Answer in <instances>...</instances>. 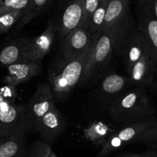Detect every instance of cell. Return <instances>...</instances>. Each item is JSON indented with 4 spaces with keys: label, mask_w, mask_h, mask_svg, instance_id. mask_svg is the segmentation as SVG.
Wrapping results in <instances>:
<instances>
[{
    "label": "cell",
    "mask_w": 157,
    "mask_h": 157,
    "mask_svg": "<svg viewBox=\"0 0 157 157\" xmlns=\"http://www.w3.org/2000/svg\"><path fill=\"white\" fill-rule=\"evenodd\" d=\"M113 50L124 63L132 85L152 86L157 75V60L134 22L113 43Z\"/></svg>",
    "instance_id": "obj_1"
},
{
    "label": "cell",
    "mask_w": 157,
    "mask_h": 157,
    "mask_svg": "<svg viewBox=\"0 0 157 157\" xmlns=\"http://www.w3.org/2000/svg\"><path fill=\"white\" fill-rule=\"evenodd\" d=\"M32 128L36 129L47 142H53L60 135L63 123L54 102L50 86L42 83L38 86L26 109Z\"/></svg>",
    "instance_id": "obj_2"
},
{
    "label": "cell",
    "mask_w": 157,
    "mask_h": 157,
    "mask_svg": "<svg viewBox=\"0 0 157 157\" xmlns=\"http://www.w3.org/2000/svg\"><path fill=\"white\" fill-rule=\"evenodd\" d=\"M109 113L113 122L123 126L155 116V109L146 88L136 86L116 99Z\"/></svg>",
    "instance_id": "obj_3"
},
{
    "label": "cell",
    "mask_w": 157,
    "mask_h": 157,
    "mask_svg": "<svg viewBox=\"0 0 157 157\" xmlns=\"http://www.w3.org/2000/svg\"><path fill=\"white\" fill-rule=\"evenodd\" d=\"M95 36L88 49L80 55L69 59H62L61 62L49 72V86L54 96L58 99L65 98L71 90L82 79L85 69L86 63L89 58L93 43Z\"/></svg>",
    "instance_id": "obj_4"
},
{
    "label": "cell",
    "mask_w": 157,
    "mask_h": 157,
    "mask_svg": "<svg viewBox=\"0 0 157 157\" xmlns=\"http://www.w3.org/2000/svg\"><path fill=\"white\" fill-rule=\"evenodd\" d=\"M113 55L110 36L101 32L95 36L94 43L85 66L80 82L86 85L99 79L108 69Z\"/></svg>",
    "instance_id": "obj_5"
},
{
    "label": "cell",
    "mask_w": 157,
    "mask_h": 157,
    "mask_svg": "<svg viewBox=\"0 0 157 157\" xmlns=\"http://www.w3.org/2000/svg\"><path fill=\"white\" fill-rule=\"evenodd\" d=\"M156 122V116H153L143 121L123 125V127L116 129L102 143L99 156H105L125 145L138 141L142 134L152 128Z\"/></svg>",
    "instance_id": "obj_6"
},
{
    "label": "cell",
    "mask_w": 157,
    "mask_h": 157,
    "mask_svg": "<svg viewBox=\"0 0 157 157\" xmlns=\"http://www.w3.org/2000/svg\"><path fill=\"white\" fill-rule=\"evenodd\" d=\"M85 16L84 0H59L54 22L60 39L72 30L82 26Z\"/></svg>",
    "instance_id": "obj_7"
},
{
    "label": "cell",
    "mask_w": 157,
    "mask_h": 157,
    "mask_svg": "<svg viewBox=\"0 0 157 157\" xmlns=\"http://www.w3.org/2000/svg\"><path fill=\"white\" fill-rule=\"evenodd\" d=\"M127 0H109L102 32L112 39V44L133 22Z\"/></svg>",
    "instance_id": "obj_8"
},
{
    "label": "cell",
    "mask_w": 157,
    "mask_h": 157,
    "mask_svg": "<svg viewBox=\"0 0 157 157\" xmlns=\"http://www.w3.org/2000/svg\"><path fill=\"white\" fill-rule=\"evenodd\" d=\"M136 26L157 60V19L150 2L139 5Z\"/></svg>",
    "instance_id": "obj_9"
},
{
    "label": "cell",
    "mask_w": 157,
    "mask_h": 157,
    "mask_svg": "<svg viewBox=\"0 0 157 157\" xmlns=\"http://www.w3.org/2000/svg\"><path fill=\"white\" fill-rule=\"evenodd\" d=\"M26 120V108L6 99L0 104V138L11 135Z\"/></svg>",
    "instance_id": "obj_10"
},
{
    "label": "cell",
    "mask_w": 157,
    "mask_h": 157,
    "mask_svg": "<svg viewBox=\"0 0 157 157\" xmlns=\"http://www.w3.org/2000/svg\"><path fill=\"white\" fill-rule=\"evenodd\" d=\"M132 84L129 77L117 73H110L102 78L98 90L101 103L109 109L110 105Z\"/></svg>",
    "instance_id": "obj_11"
},
{
    "label": "cell",
    "mask_w": 157,
    "mask_h": 157,
    "mask_svg": "<svg viewBox=\"0 0 157 157\" xmlns=\"http://www.w3.org/2000/svg\"><path fill=\"white\" fill-rule=\"evenodd\" d=\"M56 28L52 20L39 36L29 39L25 54V61L40 63L52 48L56 36Z\"/></svg>",
    "instance_id": "obj_12"
},
{
    "label": "cell",
    "mask_w": 157,
    "mask_h": 157,
    "mask_svg": "<svg viewBox=\"0 0 157 157\" xmlns=\"http://www.w3.org/2000/svg\"><path fill=\"white\" fill-rule=\"evenodd\" d=\"M62 40V59L74 58L86 50L93 40L87 29L81 26L68 33Z\"/></svg>",
    "instance_id": "obj_13"
},
{
    "label": "cell",
    "mask_w": 157,
    "mask_h": 157,
    "mask_svg": "<svg viewBox=\"0 0 157 157\" xmlns=\"http://www.w3.org/2000/svg\"><path fill=\"white\" fill-rule=\"evenodd\" d=\"M32 129L27 120L13 133L7 137L0 138V157H21L25 146V135Z\"/></svg>",
    "instance_id": "obj_14"
},
{
    "label": "cell",
    "mask_w": 157,
    "mask_h": 157,
    "mask_svg": "<svg viewBox=\"0 0 157 157\" xmlns=\"http://www.w3.org/2000/svg\"><path fill=\"white\" fill-rule=\"evenodd\" d=\"M41 72L40 63L21 61L7 67V75L3 79L6 85L15 86L29 80Z\"/></svg>",
    "instance_id": "obj_15"
},
{
    "label": "cell",
    "mask_w": 157,
    "mask_h": 157,
    "mask_svg": "<svg viewBox=\"0 0 157 157\" xmlns=\"http://www.w3.org/2000/svg\"><path fill=\"white\" fill-rule=\"evenodd\" d=\"M29 38L19 37L10 41L0 51V66L8 67L13 63L25 61Z\"/></svg>",
    "instance_id": "obj_16"
},
{
    "label": "cell",
    "mask_w": 157,
    "mask_h": 157,
    "mask_svg": "<svg viewBox=\"0 0 157 157\" xmlns=\"http://www.w3.org/2000/svg\"><path fill=\"white\" fill-rule=\"evenodd\" d=\"M54 1L55 0H30L27 7L24 10L15 32L21 30L22 27L29 23L33 19L37 17L40 13L52 5Z\"/></svg>",
    "instance_id": "obj_17"
},
{
    "label": "cell",
    "mask_w": 157,
    "mask_h": 157,
    "mask_svg": "<svg viewBox=\"0 0 157 157\" xmlns=\"http://www.w3.org/2000/svg\"><path fill=\"white\" fill-rule=\"evenodd\" d=\"M109 0H101L99 6L97 7L89 22L87 29L90 31L91 36L99 34L102 32L105 13H106L107 6Z\"/></svg>",
    "instance_id": "obj_18"
},
{
    "label": "cell",
    "mask_w": 157,
    "mask_h": 157,
    "mask_svg": "<svg viewBox=\"0 0 157 157\" xmlns=\"http://www.w3.org/2000/svg\"><path fill=\"white\" fill-rule=\"evenodd\" d=\"M24 10L10 12L0 15V33H6L21 19Z\"/></svg>",
    "instance_id": "obj_19"
},
{
    "label": "cell",
    "mask_w": 157,
    "mask_h": 157,
    "mask_svg": "<svg viewBox=\"0 0 157 157\" xmlns=\"http://www.w3.org/2000/svg\"><path fill=\"white\" fill-rule=\"evenodd\" d=\"M52 149L46 143L37 142L29 149H25L22 157H50Z\"/></svg>",
    "instance_id": "obj_20"
},
{
    "label": "cell",
    "mask_w": 157,
    "mask_h": 157,
    "mask_svg": "<svg viewBox=\"0 0 157 157\" xmlns=\"http://www.w3.org/2000/svg\"><path fill=\"white\" fill-rule=\"evenodd\" d=\"M30 0H0V15L10 12L24 10Z\"/></svg>",
    "instance_id": "obj_21"
},
{
    "label": "cell",
    "mask_w": 157,
    "mask_h": 157,
    "mask_svg": "<svg viewBox=\"0 0 157 157\" xmlns=\"http://www.w3.org/2000/svg\"><path fill=\"white\" fill-rule=\"evenodd\" d=\"M138 141L157 149V122L152 128L142 134Z\"/></svg>",
    "instance_id": "obj_22"
},
{
    "label": "cell",
    "mask_w": 157,
    "mask_h": 157,
    "mask_svg": "<svg viewBox=\"0 0 157 157\" xmlns=\"http://www.w3.org/2000/svg\"><path fill=\"white\" fill-rule=\"evenodd\" d=\"M101 0H84V12H85V16H84V21L82 27L87 29L89 22L91 18L92 15L97 9L100 3Z\"/></svg>",
    "instance_id": "obj_23"
},
{
    "label": "cell",
    "mask_w": 157,
    "mask_h": 157,
    "mask_svg": "<svg viewBox=\"0 0 157 157\" xmlns=\"http://www.w3.org/2000/svg\"><path fill=\"white\" fill-rule=\"evenodd\" d=\"M116 157H157V154L153 152H143V153L128 152V153L120 154Z\"/></svg>",
    "instance_id": "obj_24"
},
{
    "label": "cell",
    "mask_w": 157,
    "mask_h": 157,
    "mask_svg": "<svg viewBox=\"0 0 157 157\" xmlns=\"http://www.w3.org/2000/svg\"><path fill=\"white\" fill-rule=\"evenodd\" d=\"M151 5H152V10H153L154 14H155V17L157 19V0H153L152 2H150Z\"/></svg>",
    "instance_id": "obj_25"
},
{
    "label": "cell",
    "mask_w": 157,
    "mask_h": 157,
    "mask_svg": "<svg viewBox=\"0 0 157 157\" xmlns=\"http://www.w3.org/2000/svg\"><path fill=\"white\" fill-rule=\"evenodd\" d=\"M151 87L153 89L154 94H155V97L157 100V75H156V77H155V81H154L153 84H152V86Z\"/></svg>",
    "instance_id": "obj_26"
},
{
    "label": "cell",
    "mask_w": 157,
    "mask_h": 157,
    "mask_svg": "<svg viewBox=\"0 0 157 157\" xmlns=\"http://www.w3.org/2000/svg\"><path fill=\"white\" fill-rule=\"evenodd\" d=\"M139 3H145V2H152L153 0H138Z\"/></svg>",
    "instance_id": "obj_27"
},
{
    "label": "cell",
    "mask_w": 157,
    "mask_h": 157,
    "mask_svg": "<svg viewBox=\"0 0 157 157\" xmlns=\"http://www.w3.org/2000/svg\"><path fill=\"white\" fill-rule=\"evenodd\" d=\"M50 157H58V156H57L56 154L54 152V151L52 150V151H51V152H50Z\"/></svg>",
    "instance_id": "obj_28"
},
{
    "label": "cell",
    "mask_w": 157,
    "mask_h": 157,
    "mask_svg": "<svg viewBox=\"0 0 157 157\" xmlns=\"http://www.w3.org/2000/svg\"><path fill=\"white\" fill-rule=\"evenodd\" d=\"M127 1H129V0H127Z\"/></svg>",
    "instance_id": "obj_29"
}]
</instances>
